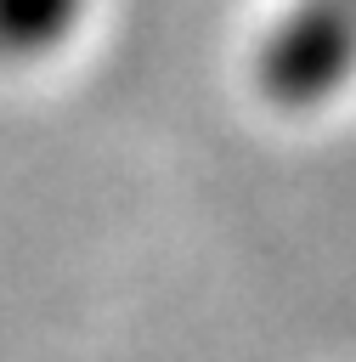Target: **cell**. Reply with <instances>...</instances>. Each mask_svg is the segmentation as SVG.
<instances>
[{
    "label": "cell",
    "mask_w": 356,
    "mask_h": 362,
    "mask_svg": "<svg viewBox=\"0 0 356 362\" xmlns=\"http://www.w3.org/2000/svg\"><path fill=\"white\" fill-rule=\"evenodd\" d=\"M85 0H0V57H45L79 23Z\"/></svg>",
    "instance_id": "cell-1"
},
{
    "label": "cell",
    "mask_w": 356,
    "mask_h": 362,
    "mask_svg": "<svg viewBox=\"0 0 356 362\" xmlns=\"http://www.w3.org/2000/svg\"><path fill=\"white\" fill-rule=\"evenodd\" d=\"M288 17L322 57L356 68V0H294Z\"/></svg>",
    "instance_id": "cell-2"
}]
</instances>
